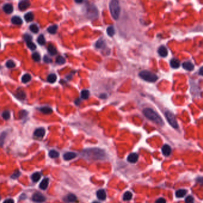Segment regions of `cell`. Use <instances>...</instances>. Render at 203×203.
Wrapping results in <instances>:
<instances>
[{
    "instance_id": "cell-1",
    "label": "cell",
    "mask_w": 203,
    "mask_h": 203,
    "mask_svg": "<svg viewBox=\"0 0 203 203\" xmlns=\"http://www.w3.org/2000/svg\"><path fill=\"white\" fill-rule=\"evenodd\" d=\"M83 157L87 159L90 160H101L106 156L105 151L99 148H89L85 150L82 153Z\"/></svg>"
},
{
    "instance_id": "cell-2",
    "label": "cell",
    "mask_w": 203,
    "mask_h": 203,
    "mask_svg": "<svg viewBox=\"0 0 203 203\" xmlns=\"http://www.w3.org/2000/svg\"><path fill=\"white\" fill-rule=\"evenodd\" d=\"M143 114L145 117L148 119L152 120L159 125L163 126L164 124V122L162 117L156 112L150 108H145L143 110Z\"/></svg>"
},
{
    "instance_id": "cell-3",
    "label": "cell",
    "mask_w": 203,
    "mask_h": 203,
    "mask_svg": "<svg viewBox=\"0 0 203 203\" xmlns=\"http://www.w3.org/2000/svg\"><path fill=\"white\" fill-rule=\"evenodd\" d=\"M109 8L110 13L112 15V18L115 20H117L119 18L120 14V6L119 2L116 0L111 1L109 4Z\"/></svg>"
},
{
    "instance_id": "cell-4",
    "label": "cell",
    "mask_w": 203,
    "mask_h": 203,
    "mask_svg": "<svg viewBox=\"0 0 203 203\" xmlns=\"http://www.w3.org/2000/svg\"><path fill=\"white\" fill-rule=\"evenodd\" d=\"M139 76L141 79L149 82H154L158 79V77L153 73L147 70H144L139 73Z\"/></svg>"
},
{
    "instance_id": "cell-5",
    "label": "cell",
    "mask_w": 203,
    "mask_h": 203,
    "mask_svg": "<svg viewBox=\"0 0 203 203\" xmlns=\"http://www.w3.org/2000/svg\"><path fill=\"white\" fill-rule=\"evenodd\" d=\"M165 117L167 119L168 122L171 125L172 127L175 129H178V124L176 119V117L172 112L170 111H166L165 112Z\"/></svg>"
},
{
    "instance_id": "cell-6",
    "label": "cell",
    "mask_w": 203,
    "mask_h": 203,
    "mask_svg": "<svg viewBox=\"0 0 203 203\" xmlns=\"http://www.w3.org/2000/svg\"><path fill=\"white\" fill-rule=\"evenodd\" d=\"M32 200L33 201L38 202H42L46 200L45 197L40 192L34 193L32 196Z\"/></svg>"
},
{
    "instance_id": "cell-7",
    "label": "cell",
    "mask_w": 203,
    "mask_h": 203,
    "mask_svg": "<svg viewBox=\"0 0 203 203\" xmlns=\"http://www.w3.org/2000/svg\"><path fill=\"white\" fill-rule=\"evenodd\" d=\"M30 5V3L29 1L27 0H24V1H22L19 3V9L21 11H24L26 10L29 8Z\"/></svg>"
},
{
    "instance_id": "cell-8",
    "label": "cell",
    "mask_w": 203,
    "mask_h": 203,
    "mask_svg": "<svg viewBox=\"0 0 203 203\" xmlns=\"http://www.w3.org/2000/svg\"><path fill=\"white\" fill-rule=\"evenodd\" d=\"M45 135V130L43 128H40L36 129L34 132V136L38 138H43Z\"/></svg>"
},
{
    "instance_id": "cell-9",
    "label": "cell",
    "mask_w": 203,
    "mask_h": 203,
    "mask_svg": "<svg viewBox=\"0 0 203 203\" xmlns=\"http://www.w3.org/2000/svg\"><path fill=\"white\" fill-rule=\"evenodd\" d=\"M88 14L90 18H93L95 17H96L97 15V10L95 8V7H94L93 5H91L90 7L88 9Z\"/></svg>"
},
{
    "instance_id": "cell-10",
    "label": "cell",
    "mask_w": 203,
    "mask_h": 203,
    "mask_svg": "<svg viewBox=\"0 0 203 203\" xmlns=\"http://www.w3.org/2000/svg\"><path fill=\"white\" fill-rule=\"evenodd\" d=\"M138 159H139V156L136 153H131L127 157V160L131 163H135L138 161Z\"/></svg>"
},
{
    "instance_id": "cell-11",
    "label": "cell",
    "mask_w": 203,
    "mask_h": 203,
    "mask_svg": "<svg viewBox=\"0 0 203 203\" xmlns=\"http://www.w3.org/2000/svg\"><path fill=\"white\" fill-rule=\"evenodd\" d=\"M158 53L161 57H165L168 55V51L167 48H166L164 46L162 45V46H160V47L159 48Z\"/></svg>"
},
{
    "instance_id": "cell-12",
    "label": "cell",
    "mask_w": 203,
    "mask_h": 203,
    "mask_svg": "<svg viewBox=\"0 0 203 203\" xmlns=\"http://www.w3.org/2000/svg\"><path fill=\"white\" fill-rule=\"evenodd\" d=\"M162 151L164 156H169L171 153V148L169 145H164L162 148Z\"/></svg>"
},
{
    "instance_id": "cell-13",
    "label": "cell",
    "mask_w": 203,
    "mask_h": 203,
    "mask_svg": "<svg viewBox=\"0 0 203 203\" xmlns=\"http://www.w3.org/2000/svg\"><path fill=\"white\" fill-rule=\"evenodd\" d=\"M96 195L97 198L100 200H105L106 198V193L104 189H99L97 191Z\"/></svg>"
},
{
    "instance_id": "cell-14",
    "label": "cell",
    "mask_w": 203,
    "mask_h": 203,
    "mask_svg": "<svg viewBox=\"0 0 203 203\" xmlns=\"http://www.w3.org/2000/svg\"><path fill=\"white\" fill-rule=\"evenodd\" d=\"M77 156V154L73 152H67L66 153H65L64 154V156H63V158H64L65 160H71L72 159H73L74 158H76Z\"/></svg>"
},
{
    "instance_id": "cell-15",
    "label": "cell",
    "mask_w": 203,
    "mask_h": 203,
    "mask_svg": "<svg viewBox=\"0 0 203 203\" xmlns=\"http://www.w3.org/2000/svg\"><path fill=\"white\" fill-rule=\"evenodd\" d=\"M183 68L188 71H192L194 69V65L190 62H184L182 64Z\"/></svg>"
},
{
    "instance_id": "cell-16",
    "label": "cell",
    "mask_w": 203,
    "mask_h": 203,
    "mask_svg": "<svg viewBox=\"0 0 203 203\" xmlns=\"http://www.w3.org/2000/svg\"><path fill=\"white\" fill-rule=\"evenodd\" d=\"M16 97L19 99H21V100H24V99L26 98V93L24 92V91H23V90H22V89H19V90H17V92H16Z\"/></svg>"
},
{
    "instance_id": "cell-17",
    "label": "cell",
    "mask_w": 203,
    "mask_h": 203,
    "mask_svg": "<svg viewBox=\"0 0 203 203\" xmlns=\"http://www.w3.org/2000/svg\"><path fill=\"white\" fill-rule=\"evenodd\" d=\"M3 9L5 13H7V14H10V13L13 12V10H14L13 5L10 4H5L3 6Z\"/></svg>"
},
{
    "instance_id": "cell-18",
    "label": "cell",
    "mask_w": 203,
    "mask_h": 203,
    "mask_svg": "<svg viewBox=\"0 0 203 203\" xmlns=\"http://www.w3.org/2000/svg\"><path fill=\"white\" fill-rule=\"evenodd\" d=\"M170 64L173 69H178L180 66V62L177 58H172L170 62Z\"/></svg>"
},
{
    "instance_id": "cell-19",
    "label": "cell",
    "mask_w": 203,
    "mask_h": 203,
    "mask_svg": "<svg viewBox=\"0 0 203 203\" xmlns=\"http://www.w3.org/2000/svg\"><path fill=\"white\" fill-rule=\"evenodd\" d=\"M11 22L13 24H16V25H20L23 23V20L20 17L14 16L11 19Z\"/></svg>"
},
{
    "instance_id": "cell-20",
    "label": "cell",
    "mask_w": 203,
    "mask_h": 203,
    "mask_svg": "<svg viewBox=\"0 0 203 203\" xmlns=\"http://www.w3.org/2000/svg\"><path fill=\"white\" fill-rule=\"evenodd\" d=\"M49 184V179L48 178H45L41 182V183L39 185L40 188L43 189V190H45L47 188Z\"/></svg>"
},
{
    "instance_id": "cell-21",
    "label": "cell",
    "mask_w": 203,
    "mask_h": 203,
    "mask_svg": "<svg viewBox=\"0 0 203 203\" xmlns=\"http://www.w3.org/2000/svg\"><path fill=\"white\" fill-rule=\"evenodd\" d=\"M39 110L41 111L42 113L45 114H51V113H52V108H51V107H47V106L41 107V108L39 109Z\"/></svg>"
},
{
    "instance_id": "cell-22",
    "label": "cell",
    "mask_w": 203,
    "mask_h": 203,
    "mask_svg": "<svg viewBox=\"0 0 203 203\" xmlns=\"http://www.w3.org/2000/svg\"><path fill=\"white\" fill-rule=\"evenodd\" d=\"M48 51L51 55H54L57 54V50L52 44H49L48 46Z\"/></svg>"
},
{
    "instance_id": "cell-23",
    "label": "cell",
    "mask_w": 203,
    "mask_h": 203,
    "mask_svg": "<svg viewBox=\"0 0 203 203\" xmlns=\"http://www.w3.org/2000/svg\"><path fill=\"white\" fill-rule=\"evenodd\" d=\"M187 192V191L185 190V189H179V190H178L176 192V197H178V198H182L186 195Z\"/></svg>"
},
{
    "instance_id": "cell-24",
    "label": "cell",
    "mask_w": 203,
    "mask_h": 203,
    "mask_svg": "<svg viewBox=\"0 0 203 203\" xmlns=\"http://www.w3.org/2000/svg\"><path fill=\"white\" fill-rule=\"evenodd\" d=\"M57 79V77L56 74H53V73L50 74L47 78L48 82H49V83H54V82H56Z\"/></svg>"
},
{
    "instance_id": "cell-25",
    "label": "cell",
    "mask_w": 203,
    "mask_h": 203,
    "mask_svg": "<svg viewBox=\"0 0 203 203\" xmlns=\"http://www.w3.org/2000/svg\"><path fill=\"white\" fill-rule=\"evenodd\" d=\"M41 175L39 172H35L32 176V179L34 182H37L39 181L40 179H41Z\"/></svg>"
},
{
    "instance_id": "cell-26",
    "label": "cell",
    "mask_w": 203,
    "mask_h": 203,
    "mask_svg": "<svg viewBox=\"0 0 203 203\" xmlns=\"http://www.w3.org/2000/svg\"><path fill=\"white\" fill-rule=\"evenodd\" d=\"M33 19H34V15L33 13L31 12L26 13L25 16H24V19H25V20L27 22H32V21L33 20Z\"/></svg>"
},
{
    "instance_id": "cell-27",
    "label": "cell",
    "mask_w": 203,
    "mask_h": 203,
    "mask_svg": "<svg viewBox=\"0 0 203 203\" xmlns=\"http://www.w3.org/2000/svg\"><path fill=\"white\" fill-rule=\"evenodd\" d=\"M133 198V194L130 191H127L124 193L123 195V199L125 201H130Z\"/></svg>"
},
{
    "instance_id": "cell-28",
    "label": "cell",
    "mask_w": 203,
    "mask_h": 203,
    "mask_svg": "<svg viewBox=\"0 0 203 203\" xmlns=\"http://www.w3.org/2000/svg\"><path fill=\"white\" fill-rule=\"evenodd\" d=\"M32 79L31 76L29 74H25L22 76V81L23 83H28L30 81V80Z\"/></svg>"
},
{
    "instance_id": "cell-29",
    "label": "cell",
    "mask_w": 203,
    "mask_h": 203,
    "mask_svg": "<svg viewBox=\"0 0 203 203\" xmlns=\"http://www.w3.org/2000/svg\"><path fill=\"white\" fill-rule=\"evenodd\" d=\"M57 29H58V26L54 24V25L49 26L48 28V32L51 34H55L57 32Z\"/></svg>"
},
{
    "instance_id": "cell-30",
    "label": "cell",
    "mask_w": 203,
    "mask_h": 203,
    "mask_svg": "<svg viewBox=\"0 0 203 203\" xmlns=\"http://www.w3.org/2000/svg\"><path fill=\"white\" fill-rule=\"evenodd\" d=\"M7 136V133L5 132H3L0 135V147H3V145H4V143L5 139L6 138Z\"/></svg>"
},
{
    "instance_id": "cell-31",
    "label": "cell",
    "mask_w": 203,
    "mask_h": 203,
    "mask_svg": "<svg viewBox=\"0 0 203 203\" xmlns=\"http://www.w3.org/2000/svg\"><path fill=\"white\" fill-rule=\"evenodd\" d=\"M49 156L51 158H58L59 156V153L55 150H51L49 152Z\"/></svg>"
},
{
    "instance_id": "cell-32",
    "label": "cell",
    "mask_w": 203,
    "mask_h": 203,
    "mask_svg": "<svg viewBox=\"0 0 203 203\" xmlns=\"http://www.w3.org/2000/svg\"><path fill=\"white\" fill-rule=\"evenodd\" d=\"M89 95H90V92L88 91V90L85 89V90H83V91H81V96L83 99H87L89 97Z\"/></svg>"
},
{
    "instance_id": "cell-33",
    "label": "cell",
    "mask_w": 203,
    "mask_h": 203,
    "mask_svg": "<svg viewBox=\"0 0 203 203\" xmlns=\"http://www.w3.org/2000/svg\"><path fill=\"white\" fill-rule=\"evenodd\" d=\"M107 33L109 36H113L115 33V31L114 26H110L109 27H108V29H107Z\"/></svg>"
},
{
    "instance_id": "cell-34",
    "label": "cell",
    "mask_w": 203,
    "mask_h": 203,
    "mask_svg": "<svg viewBox=\"0 0 203 203\" xmlns=\"http://www.w3.org/2000/svg\"><path fill=\"white\" fill-rule=\"evenodd\" d=\"M37 41H38V44L41 45H45V44L46 43L45 37H44V36L43 35H40L39 36V37L38 38Z\"/></svg>"
},
{
    "instance_id": "cell-35",
    "label": "cell",
    "mask_w": 203,
    "mask_h": 203,
    "mask_svg": "<svg viewBox=\"0 0 203 203\" xmlns=\"http://www.w3.org/2000/svg\"><path fill=\"white\" fill-rule=\"evenodd\" d=\"M29 28L30 30H31V32H33V33H37L38 32H39V28H38V26L35 24H31V25L30 26Z\"/></svg>"
},
{
    "instance_id": "cell-36",
    "label": "cell",
    "mask_w": 203,
    "mask_h": 203,
    "mask_svg": "<svg viewBox=\"0 0 203 203\" xmlns=\"http://www.w3.org/2000/svg\"><path fill=\"white\" fill-rule=\"evenodd\" d=\"M67 199L69 202H74L77 200V197L75 195L70 194L67 196Z\"/></svg>"
},
{
    "instance_id": "cell-37",
    "label": "cell",
    "mask_w": 203,
    "mask_h": 203,
    "mask_svg": "<svg viewBox=\"0 0 203 203\" xmlns=\"http://www.w3.org/2000/svg\"><path fill=\"white\" fill-rule=\"evenodd\" d=\"M32 58H33V60L34 61H35V62H39L40 60H41V55L38 53H33V54L32 55Z\"/></svg>"
},
{
    "instance_id": "cell-38",
    "label": "cell",
    "mask_w": 203,
    "mask_h": 203,
    "mask_svg": "<svg viewBox=\"0 0 203 203\" xmlns=\"http://www.w3.org/2000/svg\"><path fill=\"white\" fill-rule=\"evenodd\" d=\"M2 117H3V118L5 120H8L10 117V113L9 111H4L3 113V114H2Z\"/></svg>"
},
{
    "instance_id": "cell-39",
    "label": "cell",
    "mask_w": 203,
    "mask_h": 203,
    "mask_svg": "<svg viewBox=\"0 0 203 203\" xmlns=\"http://www.w3.org/2000/svg\"><path fill=\"white\" fill-rule=\"evenodd\" d=\"M65 62H66V60H65V58L64 57H61V56H59L56 59V63L57 64H64Z\"/></svg>"
},
{
    "instance_id": "cell-40",
    "label": "cell",
    "mask_w": 203,
    "mask_h": 203,
    "mask_svg": "<svg viewBox=\"0 0 203 203\" xmlns=\"http://www.w3.org/2000/svg\"><path fill=\"white\" fill-rule=\"evenodd\" d=\"M104 45H105L104 41L101 39L98 40V41L96 42V48H101L103 47Z\"/></svg>"
},
{
    "instance_id": "cell-41",
    "label": "cell",
    "mask_w": 203,
    "mask_h": 203,
    "mask_svg": "<svg viewBox=\"0 0 203 203\" xmlns=\"http://www.w3.org/2000/svg\"><path fill=\"white\" fill-rule=\"evenodd\" d=\"M6 66L8 68L10 69H12V68H14L16 67V64H15V63L13 62V60H8L7 61V62L6 63Z\"/></svg>"
},
{
    "instance_id": "cell-42",
    "label": "cell",
    "mask_w": 203,
    "mask_h": 203,
    "mask_svg": "<svg viewBox=\"0 0 203 203\" xmlns=\"http://www.w3.org/2000/svg\"><path fill=\"white\" fill-rule=\"evenodd\" d=\"M27 43V45L29 48L31 49V50H34V49H36V45L34 44L33 43H32V41L28 42V43Z\"/></svg>"
},
{
    "instance_id": "cell-43",
    "label": "cell",
    "mask_w": 203,
    "mask_h": 203,
    "mask_svg": "<svg viewBox=\"0 0 203 203\" xmlns=\"http://www.w3.org/2000/svg\"><path fill=\"white\" fill-rule=\"evenodd\" d=\"M20 175V172L19 170H16L14 173L12 174V175L11 176V178H12L13 179H16L17 178H18Z\"/></svg>"
},
{
    "instance_id": "cell-44",
    "label": "cell",
    "mask_w": 203,
    "mask_h": 203,
    "mask_svg": "<svg viewBox=\"0 0 203 203\" xmlns=\"http://www.w3.org/2000/svg\"><path fill=\"white\" fill-rule=\"evenodd\" d=\"M194 198L191 195H189L185 198V203H194Z\"/></svg>"
},
{
    "instance_id": "cell-45",
    "label": "cell",
    "mask_w": 203,
    "mask_h": 203,
    "mask_svg": "<svg viewBox=\"0 0 203 203\" xmlns=\"http://www.w3.org/2000/svg\"><path fill=\"white\" fill-rule=\"evenodd\" d=\"M23 38H24V41H25L26 43L32 41V36L29 35V34H25V35H24L23 36Z\"/></svg>"
},
{
    "instance_id": "cell-46",
    "label": "cell",
    "mask_w": 203,
    "mask_h": 203,
    "mask_svg": "<svg viewBox=\"0 0 203 203\" xmlns=\"http://www.w3.org/2000/svg\"><path fill=\"white\" fill-rule=\"evenodd\" d=\"M27 115V112L26 111H21V112L19 113V117H20V118H22V117H24V116H26Z\"/></svg>"
},
{
    "instance_id": "cell-47",
    "label": "cell",
    "mask_w": 203,
    "mask_h": 203,
    "mask_svg": "<svg viewBox=\"0 0 203 203\" xmlns=\"http://www.w3.org/2000/svg\"><path fill=\"white\" fill-rule=\"evenodd\" d=\"M155 203H166V201L165 199H164L163 198H160L158 199V200L156 201Z\"/></svg>"
},
{
    "instance_id": "cell-48",
    "label": "cell",
    "mask_w": 203,
    "mask_h": 203,
    "mask_svg": "<svg viewBox=\"0 0 203 203\" xmlns=\"http://www.w3.org/2000/svg\"><path fill=\"white\" fill-rule=\"evenodd\" d=\"M43 60H44V62H45V63H49L52 62L51 59L49 58V57L47 56V55H45V56L44 57Z\"/></svg>"
},
{
    "instance_id": "cell-49",
    "label": "cell",
    "mask_w": 203,
    "mask_h": 203,
    "mask_svg": "<svg viewBox=\"0 0 203 203\" xmlns=\"http://www.w3.org/2000/svg\"><path fill=\"white\" fill-rule=\"evenodd\" d=\"M14 201L13 199L9 198V199H7V200H5L4 201L3 203H14Z\"/></svg>"
},
{
    "instance_id": "cell-50",
    "label": "cell",
    "mask_w": 203,
    "mask_h": 203,
    "mask_svg": "<svg viewBox=\"0 0 203 203\" xmlns=\"http://www.w3.org/2000/svg\"><path fill=\"white\" fill-rule=\"evenodd\" d=\"M197 182H198L203 184V177H198V178H197Z\"/></svg>"
},
{
    "instance_id": "cell-51",
    "label": "cell",
    "mask_w": 203,
    "mask_h": 203,
    "mask_svg": "<svg viewBox=\"0 0 203 203\" xmlns=\"http://www.w3.org/2000/svg\"><path fill=\"white\" fill-rule=\"evenodd\" d=\"M199 74H200V75L203 76V66L202 67L200 68V71H199Z\"/></svg>"
},
{
    "instance_id": "cell-52",
    "label": "cell",
    "mask_w": 203,
    "mask_h": 203,
    "mask_svg": "<svg viewBox=\"0 0 203 203\" xmlns=\"http://www.w3.org/2000/svg\"><path fill=\"white\" fill-rule=\"evenodd\" d=\"M93 203H99V202H94Z\"/></svg>"
},
{
    "instance_id": "cell-53",
    "label": "cell",
    "mask_w": 203,
    "mask_h": 203,
    "mask_svg": "<svg viewBox=\"0 0 203 203\" xmlns=\"http://www.w3.org/2000/svg\"><path fill=\"white\" fill-rule=\"evenodd\" d=\"M0 47H1V44H0Z\"/></svg>"
},
{
    "instance_id": "cell-54",
    "label": "cell",
    "mask_w": 203,
    "mask_h": 203,
    "mask_svg": "<svg viewBox=\"0 0 203 203\" xmlns=\"http://www.w3.org/2000/svg\"><path fill=\"white\" fill-rule=\"evenodd\" d=\"M0 200H1V198H0Z\"/></svg>"
}]
</instances>
